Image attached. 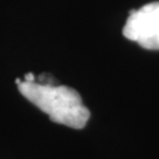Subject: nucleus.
Instances as JSON below:
<instances>
[{
  "mask_svg": "<svg viewBox=\"0 0 159 159\" xmlns=\"http://www.w3.org/2000/svg\"><path fill=\"white\" fill-rule=\"evenodd\" d=\"M35 80V77H34V75L33 74H27L26 75H25V78H24V81L25 82H35L34 81Z\"/></svg>",
  "mask_w": 159,
  "mask_h": 159,
  "instance_id": "obj_3",
  "label": "nucleus"
},
{
  "mask_svg": "<svg viewBox=\"0 0 159 159\" xmlns=\"http://www.w3.org/2000/svg\"><path fill=\"white\" fill-rule=\"evenodd\" d=\"M123 35L146 50H159V1L130 12Z\"/></svg>",
  "mask_w": 159,
  "mask_h": 159,
  "instance_id": "obj_2",
  "label": "nucleus"
},
{
  "mask_svg": "<svg viewBox=\"0 0 159 159\" xmlns=\"http://www.w3.org/2000/svg\"><path fill=\"white\" fill-rule=\"evenodd\" d=\"M17 86L20 93L54 123L83 129L90 119V111L84 106L81 95L70 87L25 81Z\"/></svg>",
  "mask_w": 159,
  "mask_h": 159,
  "instance_id": "obj_1",
  "label": "nucleus"
}]
</instances>
